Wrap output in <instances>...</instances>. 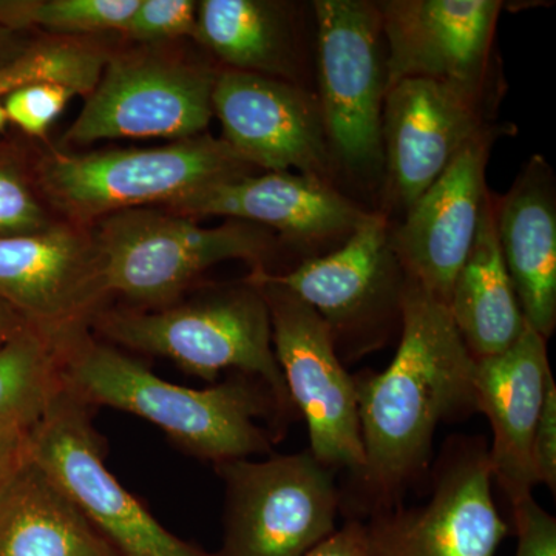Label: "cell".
Here are the masks:
<instances>
[{
	"label": "cell",
	"mask_w": 556,
	"mask_h": 556,
	"mask_svg": "<svg viewBox=\"0 0 556 556\" xmlns=\"http://www.w3.org/2000/svg\"><path fill=\"white\" fill-rule=\"evenodd\" d=\"M475 368L447 305L407 277L393 361L353 376L364 464L340 490V514L365 521L404 504L430 471L438 427L478 413Z\"/></svg>",
	"instance_id": "6da1fadb"
},
{
	"label": "cell",
	"mask_w": 556,
	"mask_h": 556,
	"mask_svg": "<svg viewBox=\"0 0 556 556\" xmlns=\"http://www.w3.org/2000/svg\"><path fill=\"white\" fill-rule=\"evenodd\" d=\"M64 387L80 401L149 420L189 455L219 464L270 453L276 439L257 422L273 424L277 441L287 431L265 383L240 375L206 390L175 386L118 348L97 342L86 327L51 334Z\"/></svg>",
	"instance_id": "7a4b0ae2"
},
{
	"label": "cell",
	"mask_w": 556,
	"mask_h": 556,
	"mask_svg": "<svg viewBox=\"0 0 556 556\" xmlns=\"http://www.w3.org/2000/svg\"><path fill=\"white\" fill-rule=\"evenodd\" d=\"M97 327L112 342L170 358L207 382L237 369L265 383L288 426L300 417L274 354L268 303L249 280L185 305L98 314Z\"/></svg>",
	"instance_id": "3957f363"
},
{
	"label": "cell",
	"mask_w": 556,
	"mask_h": 556,
	"mask_svg": "<svg viewBox=\"0 0 556 556\" xmlns=\"http://www.w3.org/2000/svg\"><path fill=\"white\" fill-rule=\"evenodd\" d=\"M93 244L108 294L167 306L217 263L247 260L260 269L270 237L251 223L203 228L186 215L139 207L102 219Z\"/></svg>",
	"instance_id": "277c9868"
},
{
	"label": "cell",
	"mask_w": 556,
	"mask_h": 556,
	"mask_svg": "<svg viewBox=\"0 0 556 556\" xmlns=\"http://www.w3.org/2000/svg\"><path fill=\"white\" fill-rule=\"evenodd\" d=\"M386 215L372 212L336 251L288 273L254 269L252 280L292 292L324 318L343 365L387 345L401 332L405 276Z\"/></svg>",
	"instance_id": "5b68a950"
},
{
	"label": "cell",
	"mask_w": 556,
	"mask_h": 556,
	"mask_svg": "<svg viewBox=\"0 0 556 556\" xmlns=\"http://www.w3.org/2000/svg\"><path fill=\"white\" fill-rule=\"evenodd\" d=\"M254 167L223 139L199 135L155 149L50 156L40 182L54 204L76 218L108 217L148 204H170L197 190L243 177Z\"/></svg>",
	"instance_id": "8992f818"
},
{
	"label": "cell",
	"mask_w": 556,
	"mask_h": 556,
	"mask_svg": "<svg viewBox=\"0 0 556 556\" xmlns=\"http://www.w3.org/2000/svg\"><path fill=\"white\" fill-rule=\"evenodd\" d=\"M215 467L225 482V536L215 556H308L338 529L336 471L309 450Z\"/></svg>",
	"instance_id": "52a82bcc"
},
{
	"label": "cell",
	"mask_w": 556,
	"mask_h": 556,
	"mask_svg": "<svg viewBox=\"0 0 556 556\" xmlns=\"http://www.w3.org/2000/svg\"><path fill=\"white\" fill-rule=\"evenodd\" d=\"M318 108L332 160L358 177L383 170L386 42L378 3L317 0Z\"/></svg>",
	"instance_id": "ba28073f"
},
{
	"label": "cell",
	"mask_w": 556,
	"mask_h": 556,
	"mask_svg": "<svg viewBox=\"0 0 556 556\" xmlns=\"http://www.w3.org/2000/svg\"><path fill=\"white\" fill-rule=\"evenodd\" d=\"M430 477L427 503L362 521L367 556H496L508 525L493 496L485 438H448Z\"/></svg>",
	"instance_id": "9c48e42d"
},
{
	"label": "cell",
	"mask_w": 556,
	"mask_h": 556,
	"mask_svg": "<svg viewBox=\"0 0 556 556\" xmlns=\"http://www.w3.org/2000/svg\"><path fill=\"white\" fill-rule=\"evenodd\" d=\"M89 405L67 388L30 434V457L119 556H215L172 535L104 463Z\"/></svg>",
	"instance_id": "30bf717a"
},
{
	"label": "cell",
	"mask_w": 556,
	"mask_h": 556,
	"mask_svg": "<svg viewBox=\"0 0 556 556\" xmlns=\"http://www.w3.org/2000/svg\"><path fill=\"white\" fill-rule=\"evenodd\" d=\"M248 280L268 303L274 354L289 397L308 426L311 455L356 477L364 464L356 387L327 324L287 289Z\"/></svg>",
	"instance_id": "8fae6325"
},
{
	"label": "cell",
	"mask_w": 556,
	"mask_h": 556,
	"mask_svg": "<svg viewBox=\"0 0 556 556\" xmlns=\"http://www.w3.org/2000/svg\"><path fill=\"white\" fill-rule=\"evenodd\" d=\"M211 70L156 56L109 60L97 89L72 124L67 141L199 137L214 116Z\"/></svg>",
	"instance_id": "7c38bea8"
},
{
	"label": "cell",
	"mask_w": 556,
	"mask_h": 556,
	"mask_svg": "<svg viewBox=\"0 0 556 556\" xmlns=\"http://www.w3.org/2000/svg\"><path fill=\"white\" fill-rule=\"evenodd\" d=\"M212 110L222 123L223 141L249 166L298 169L331 182L324 119L308 91L273 76L228 70L215 79Z\"/></svg>",
	"instance_id": "4fadbf2b"
},
{
	"label": "cell",
	"mask_w": 556,
	"mask_h": 556,
	"mask_svg": "<svg viewBox=\"0 0 556 556\" xmlns=\"http://www.w3.org/2000/svg\"><path fill=\"white\" fill-rule=\"evenodd\" d=\"M387 87L407 78L448 84L482 100L500 0H391L378 3Z\"/></svg>",
	"instance_id": "5bb4252c"
},
{
	"label": "cell",
	"mask_w": 556,
	"mask_h": 556,
	"mask_svg": "<svg viewBox=\"0 0 556 556\" xmlns=\"http://www.w3.org/2000/svg\"><path fill=\"white\" fill-rule=\"evenodd\" d=\"M489 127L482 100L448 84L407 78L388 86L382 148L393 206L405 214L460 150Z\"/></svg>",
	"instance_id": "9a60e30c"
},
{
	"label": "cell",
	"mask_w": 556,
	"mask_h": 556,
	"mask_svg": "<svg viewBox=\"0 0 556 556\" xmlns=\"http://www.w3.org/2000/svg\"><path fill=\"white\" fill-rule=\"evenodd\" d=\"M500 134L503 129L490 126L468 142L409 206L397 229L390 230L391 247L405 276L445 305L477 237L489 195L486 163Z\"/></svg>",
	"instance_id": "2e32d148"
},
{
	"label": "cell",
	"mask_w": 556,
	"mask_h": 556,
	"mask_svg": "<svg viewBox=\"0 0 556 556\" xmlns=\"http://www.w3.org/2000/svg\"><path fill=\"white\" fill-rule=\"evenodd\" d=\"M108 295L93 241L68 226L0 239V299L47 334L84 325Z\"/></svg>",
	"instance_id": "e0dca14e"
},
{
	"label": "cell",
	"mask_w": 556,
	"mask_h": 556,
	"mask_svg": "<svg viewBox=\"0 0 556 556\" xmlns=\"http://www.w3.org/2000/svg\"><path fill=\"white\" fill-rule=\"evenodd\" d=\"M186 217H228L280 230L291 239L345 241L372 212L365 211L331 182L291 172L225 179L167 204Z\"/></svg>",
	"instance_id": "ac0fdd59"
},
{
	"label": "cell",
	"mask_w": 556,
	"mask_h": 556,
	"mask_svg": "<svg viewBox=\"0 0 556 556\" xmlns=\"http://www.w3.org/2000/svg\"><path fill=\"white\" fill-rule=\"evenodd\" d=\"M547 342L526 324L514 345L497 356L479 358L475 368L478 413L492 427L490 470L510 506L532 496L536 485L532 441L552 375Z\"/></svg>",
	"instance_id": "d6986e66"
},
{
	"label": "cell",
	"mask_w": 556,
	"mask_h": 556,
	"mask_svg": "<svg viewBox=\"0 0 556 556\" xmlns=\"http://www.w3.org/2000/svg\"><path fill=\"white\" fill-rule=\"evenodd\" d=\"M495 225L526 324L548 340L556 327V193L543 156H533L495 199Z\"/></svg>",
	"instance_id": "ffe728a7"
},
{
	"label": "cell",
	"mask_w": 556,
	"mask_h": 556,
	"mask_svg": "<svg viewBox=\"0 0 556 556\" xmlns=\"http://www.w3.org/2000/svg\"><path fill=\"white\" fill-rule=\"evenodd\" d=\"M0 556H119L30 456L0 484Z\"/></svg>",
	"instance_id": "44dd1931"
},
{
	"label": "cell",
	"mask_w": 556,
	"mask_h": 556,
	"mask_svg": "<svg viewBox=\"0 0 556 556\" xmlns=\"http://www.w3.org/2000/svg\"><path fill=\"white\" fill-rule=\"evenodd\" d=\"M447 308L475 361L504 353L526 327L497 243L495 197L490 192L482 206L473 247L450 292Z\"/></svg>",
	"instance_id": "7402d4cb"
},
{
	"label": "cell",
	"mask_w": 556,
	"mask_h": 556,
	"mask_svg": "<svg viewBox=\"0 0 556 556\" xmlns=\"http://www.w3.org/2000/svg\"><path fill=\"white\" fill-rule=\"evenodd\" d=\"M197 36L239 72L289 75L291 42L276 7L257 0H204L197 11Z\"/></svg>",
	"instance_id": "603a6c76"
},
{
	"label": "cell",
	"mask_w": 556,
	"mask_h": 556,
	"mask_svg": "<svg viewBox=\"0 0 556 556\" xmlns=\"http://www.w3.org/2000/svg\"><path fill=\"white\" fill-rule=\"evenodd\" d=\"M64 390L47 332L28 324L0 345V428L33 431Z\"/></svg>",
	"instance_id": "cb8c5ba5"
},
{
	"label": "cell",
	"mask_w": 556,
	"mask_h": 556,
	"mask_svg": "<svg viewBox=\"0 0 556 556\" xmlns=\"http://www.w3.org/2000/svg\"><path fill=\"white\" fill-rule=\"evenodd\" d=\"M108 62L98 47L70 38L25 46L0 65V100L25 86H56L73 97H89L100 84Z\"/></svg>",
	"instance_id": "d4e9b609"
},
{
	"label": "cell",
	"mask_w": 556,
	"mask_h": 556,
	"mask_svg": "<svg viewBox=\"0 0 556 556\" xmlns=\"http://www.w3.org/2000/svg\"><path fill=\"white\" fill-rule=\"evenodd\" d=\"M139 0H0V27L86 35L124 30Z\"/></svg>",
	"instance_id": "484cf974"
},
{
	"label": "cell",
	"mask_w": 556,
	"mask_h": 556,
	"mask_svg": "<svg viewBox=\"0 0 556 556\" xmlns=\"http://www.w3.org/2000/svg\"><path fill=\"white\" fill-rule=\"evenodd\" d=\"M197 7L190 0H139L126 31L138 40H163L197 36Z\"/></svg>",
	"instance_id": "4316f807"
},
{
	"label": "cell",
	"mask_w": 556,
	"mask_h": 556,
	"mask_svg": "<svg viewBox=\"0 0 556 556\" xmlns=\"http://www.w3.org/2000/svg\"><path fill=\"white\" fill-rule=\"evenodd\" d=\"M72 98L73 93L61 87L25 86L5 94L2 104L9 123L33 137H42Z\"/></svg>",
	"instance_id": "83f0119b"
},
{
	"label": "cell",
	"mask_w": 556,
	"mask_h": 556,
	"mask_svg": "<svg viewBox=\"0 0 556 556\" xmlns=\"http://www.w3.org/2000/svg\"><path fill=\"white\" fill-rule=\"evenodd\" d=\"M49 228L46 214L16 170L0 164V239Z\"/></svg>",
	"instance_id": "f1b7e54d"
},
{
	"label": "cell",
	"mask_w": 556,
	"mask_h": 556,
	"mask_svg": "<svg viewBox=\"0 0 556 556\" xmlns=\"http://www.w3.org/2000/svg\"><path fill=\"white\" fill-rule=\"evenodd\" d=\"M518 538L515 556H556V519L529 496L511 506Z\"/></svg>",
	"instance_id": "f546056e"
},
{
	"label": "cell",
	"mask_w": 556,
	"mask_h": 556,
	"mask_svg": "<svg viewBox=\"0 0 556 556\" xmlns=\"http://www.w3.org/2000/svg\"><path fill=\"white\" fill-rule=\"evenodd\" d=\"M532 470L535 484L556 492V383L548 376L544 388L543 407L532 441Z\"/></svg>",
	"instance_id": "4dcf8cb0"
},
{
	"label": "cell",
	"mask_w": 556,
	"mask_h": 556,
	"mask_svg": "<svg viewBox=\"0 0 556 556\" xmlns=\"http://www.w3.org/2000/svg\"><path fill=\"white\" fill-rule=\"evenodd\" d=\"M308 556H367L364 522L346 519L331 536L318 544Z\"/></svg>",
	"instance_id": "1f68e13d"
},
{
	"label": "cell",
	"mask_w": 556,
	"mask_h": 556,
	"mask_svg": "<svg viewBox=\"0 0 556 556\" xmlns=\"http://www.w3.org/2000/svg\"><path fill=\"white\" fill-rule=\"evenodd\" d=\"M31 431L0 428V484L30 456Z\"/></svg>",
	"instance_id": "d6a6232c"
},
{
	"label": "cell",
	"mask_w": 556,
	"mask_h": 556,
	"mask_svg": "<svg viewBox=\"0 0 556 556\" xmlns=\"http://www.w3.org/2000/svg\"><path fill=\"white\" fill-rule=\"evenodd\" d=\"M27 325L28 321L25 320L20 311L14 309L5 300L0 299V345H3L7 340L13 338L17 331H21Z\"/></svg>",
	"instance_id": "836d02e7"
},
{
	"label": "cell",
	"mask_w": 556,
	"mask_h": 556,
	"mask_svg": "<svg viewBox=\"0 0 556 556\" xmlns=\"http://www.w3.org/2000/svg\"><path fill=\"white\" fill-rule=\"evenodd\" d=\"M24 47L21 40V33L0 27V65L9 62Z\"/></svg>",
	"instance_id": "e575fe53"
},
{
	"label": "cell",
	"mask_w": 556,
	"mask_h": 556,
	"mask_svg": "<svg viewBox=\"0 0 556 556\" xmlns=\"http://www.w3.org/2000/svg\"><path fill=\"white\" fill-rule=\"evenodd\" d=\"M9 119H7L5 110H3L2 100H0V131L5 130Z\"/></svg>",
	"instance_id": "d590c367"
}]
</instances>
